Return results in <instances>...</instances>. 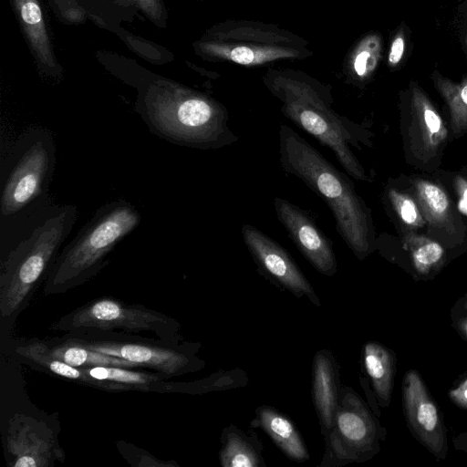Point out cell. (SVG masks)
Returning a JSON list of instances; mask_svg holds the SVG:
<instances>
[{"label": "cell", "instance_id": "4dcf8cb0", "mask_svg": "<svg viewBox=\"0 0 467 467\" xmlns=\"http://www.w3.org/2000/svg\"><path fill=\"white\" fill-rule=\"evenodd\" d=\"M424 119L429 130L432 133L438 132L441 125L439 117L432 110L425 109Z\"/></svg>", "mask_w": 467, "mask_h": 467}, {"label": "cell", "instance_id": "1f68e13d", "mask_svg": "<svg viewBox=\"0 0 467 467\" xmlns=\"http://www.w3.org/2000/svg\"><path fill=\"white\" fill-rule=\"evenodd\" d=\"M453 447L467 454V431L458 433L452 440Z\"/></svg>", "mask_w": 467, "mask_h": 467}, {"label": "cell", "instance_id": "e575fe53", "mask_svg": "<svg viewBox=\"0 0 467 467\" xmlns=\"http://www.w3.org/2000/svg\"><path fill=\"white\" fill-rule=\"evenodd\" d=\"M461 207L467 213V189L463 192Z\"/></svg>", "mask_w": 467, "mask_h": 467}, {"label": "cell", "instance_id": "d4e9b609", "mask_svg": "<svg viewBox=\"0 0 467 467\" xmlns=\"http://www.w3.org/2000/svg\"><path fill=\"white\" fill-rule=\"evenodd\" d=\"M420 192L433 212L441 213L446 210L447 198L441 189L432 184L423 183L420 186Z\"/></svg>", "mask_w": 467, "mask_h": 467}, {"label": "cell", "instance_id": "f1b7e54d", "mask_svg": "<svg viewBox=\"0 0 467 467\" xmlns=\"http://www.w3.org/2000/svg\"><path fill=\"white\" fill-rule=\"evenodd\" d=\"M398 205L403 221L407 223H413L417 219V211L412 201L401 198Z\"/></svg>", "mask_w": 467, "mask_h": 467}, {"label": "cell", "instance_id": "7a4b0ae2", "mask_svg": "<svg viewBox=\"0 0 467 467\" xmlns=\"http://www.w3.org/2000/svg\"><path fill=\"white\" fill-rule=\"evenodd\" d=\"M78 217L75 204L50 203L26 225L1 254L0 313L15 317L47 279Z\"/></svg>", "mask_w": 467, "mask_h": 467}, {"label": "cell", "instance_id": "7c38bea8", "mask_svg": "<svg viewBox=\"0 0 467 467\" xmlns=\"http://www.w3.org/2000/svg\"><path fill=\"white\" fill-rule=\"evenodd\" d=\"M77 339L90 349L128 360L138 367L152 368L169 377L194 371L203 367V362L190 352L150 343Z\"/></svg>", "mask_w": 467, "mask_h": 467}, {"label": "cell", "instance_id": "52a82bcc", "mask_svg": "<svg viewBox=\"0 0 467 467\" xmlns=\"http://www.w3.org/2000/svg\"><path fill=\"white\" fill-rule=\"evenodd\" d=\"M179 327L175 319L146 306L101 297L66 314L50 329L76 335L117 330L127 334L147 332L165 342H174Z\"/></svg>", "mask_w": 467, "mask_h": 467}, {"label": "cell", "instance_id": "603a6c76", "mask_svg": "<svg viewBox=\"0 0 467 467\" xmlns=\"http://www.w3.org/2000/svg\"><path fill=\"white\" fill-rule=\"evenodd\" d=\"M411 46L410 29L405 22H401L390 41L387 57L389 67L396 68L406 62L411 51Z\"/></svg>", "mask_w": 467, "mask_h": 467}, {"label": "cell", "instance_id": "83f0119b", "mask_svg": "<svg viewBox=\"0 0 467 467\" xmlns=\"http://www.w3.org/2000/svg\"><path fill=\"white\" fill-rule=\"evenodd\" d=\"M141 8L152 20L161 21L162 7L161 0H132Z\"/></svg>", "mask_w": 467, "mask_h": 467}, {"label": "cell", "instance_id": "6da1fadb", "mask_svg": "<svg viewBox=\"0 0 467 467\" xmlns=\"http://www.w3.org/2000/svg\"><path fill=\"white\" fill-rule=\"evenodd\" d=\"M50 130L31 126L7 149L0 169V244L5 252L26 223L53 202L49 188L57 161Z\"/></svg>", "mask_w": 467, "mask_h": 467}, {"label": "cell", "instance_id": "d6a6232c", "mask_svg": "<svg viewBox=\"0 0 467 467\" xmlns=\"http://www.w3.org/2000/svg\"><path fill=\"white\" fill-rule=\"evenodd\" d=\"M467 312V292L459 297L451 308V313Z\"/></svg>", "mask_w": 467, "mask_h": 467}, {"label": "cell", "instance_id": "30bf717a", "mask_svg": "<svg viewBox=\"0 0 467 467\" xmlns=\"http://www.w3.org/2000/svg\"><path fill=\"white\" fill-rule=\"evenodd\" d=\"M241 233L243 241L262 275L296 296L300 298L306 296L313 304L320 305L311 284L282 245L249 223L243 224Z\"/></svg>", "mask_w": 467, "mask_h": 467}, {"label": "cell", "instance_id": "ba28073f", "mask_svg": "<svg viewBox=\"0 0 467 467\" xmlns=\"http://www.w3.org/2000/svg\"><path fill=\"white\" fill-rule=\"evenodd\" d=\"M387 430L351 389L339 390L334 424L325 436L327 454L324 459L344 463L365 462L380 451Z\"/></svg>", "mask_w": 467, "mask_h": 467}, {"label": "cell", "instance_id": "8992f818", "mask_svg": "<svg viewBox=\"0 0 467 467\" xmlns=\"http://www.w3.org/2000/svg\"><path fill=\"white\" fill-rule=\"evenodd\" d=\"M265 85L280 101L286 119L329 149L348 175L366 179L350 149V144L357 146L358 127L334 110L332 96L325 86L296 75L271 76Z\"/></svg>", "mask_w": 467, "mask_h": 467}, {"label": "cell", "instance_id": "d6986e66", "mask_svg": "<svg viewBox=\"0 0 467 467\" xmlns=\"http://www.w3.org/2000/svg\"><path fill=\"white\" fill-rule=\"evenodd\" d=\"M23 29L39 62L55 67L53 50L38 0H14Z\"/></svg>", "mask_w": 467, "mask_h": 467}, {"label": "cell", "instance_id": "277c9868", "mask_svg": "<svg viewBox=\"0 0 467 467\" xmlns=\"http://www.w3.org/2000/svg\"><path fill=\"white\" fill-rule=\"evenodd\" d=\"M137 110L152 133L176 145L218 150L238 140L223 104L176 84L150 85Z\"/></svg>", "mask_w": 467, "mask_h": 467}, {"label": "cell", "instance_id": "cb8c5ba5", "mask_svg": "<svg viewBox=\"0 0 467 467\" xmlns=\"http://www.w3.org/2000/svg\"><path fill=\"white\" fill-rule=\"evenodd\" d=\"M443 255L442 247L437 243H428L413 252V266L416 275L421 277L431 275Z\"/></svg>", "mask_w": 467, "mask_h": 467}, {"label": "cell", "instance_id": "5b68a950", "mask_svg": "<svg viewBox=\"0 0 467 467\" xmlns=\"http://www.w3.org/2000/svg\"><path fill=\"white\" fill-rule=\"evenodd\" d=\"M131 202L119 199L94 213L59 252L45 280L44 294H62L96 276L108 264L111 251L140 223Z\"/></svg>", "mask_w": 467, "mask_h": 467}, {"label": "cell", "instance_id": "4316f807", "mask_svg": "<svg viewBox=\"0 0 467 467\" xmlns=\"http://www.w3.org/2000/svg\"><path fill=\"white\" fill-rule=\"evenodd\" d=\"M448 397L455 406L467 410V374L454 382L448 391Z\"/></svg>", "mask_w": 467, "mask_h": 467}, {"label": "cell", "instance_id": "5bb4252c", "mask_svg": "<svg viewBox=\"0 0 467 467\" xmlns=\"http://www.w3.org/2000/svg\"><path fill=\"white\" fill-rule=\"evenodd\" d=\"M338 397L335 360L329 351L320 350L313 360V400L325 436L333 427Z\"/></svg>", "mask_w": 467, "mask_h": 467}, {"label": "cell", "instance_id": "3957f363", "mask_svg": "<svg viewBox=\"0 0 467 467\" xmlns=\"http://www.w3.org/2000/svg\"><path fill=\"white\" fill-rule=\"evenodd\" d=\"M278 144L282 169L325 202L338 234L353 254L363 259L371 247L368 214L348 176L286 124L279 128Z\"/></svg>", "mask_w": 467, "mask_h": 467}, {"label": "cell", "instance_id": "ac0fdd59", "mask_svg": "<svg viewBox=\"0 0 467 467\" xmlns=\"http://www.w3.org/2000/svg\"><path fill=\"white\" fill-rule=\"evenodd\" d=\"M15 351L32 365L42 368L57 377L95 388L112 390L110 385L92 379L82 368L71 366L55 358L50 353L47 343L45 341L37 339L29 340L17 346Z\"/></svg>", "mask_w": 467, "mask_h": 467}, {"label": "cell", "instance_id": "8fae6325", "mask_svg": "<svg viewBox=\"0 0 467 467\" xmlns=\"http://www.w3.org/2000/svg\"><path fill=\"white\" fill-rule=\"evenodd\" d=\"M276 218L312 266L327 276L336 274L337 264L331 241L304 209L280 197L274 199Z\"/></svg>", "mask_w": 467, "mask_h": 467}, {"label": "cell", "instance_id": "4fadbf2b", "mask_svg": "<svg viewBox=\"0 0 467 467\" xmlns=\"http://www.w3.org/2000/svg\"><path fill=\"white\" fill-rule=\"evenodd\" d=\"M6 444L13 467H48L65 458L52 431L26 415H16L10 420Z\"/></svg>", "mask_w": 467, "mask_h": 467}, {"label": "cell", "instance_id": "ffe728a7", "mask_svg": "<svg viewBox=\"0 0 467 467\" xmlns=\"http://www.w3.org/2000/svg\"><path fill=\"white\" fill-rule=\"evenodd\" d=\"M256 437L246 436L234 426L224 429L220 462L223 467L265 466L261 456V444Z\"/></svg>", "mask_w": 467, "mask_h": 467}, {"label": "cell", "instance_id": "f546056e", "mask_svg": "<svg viewBox=\"0 0 467 467\" xmlns=\"http://www.w3.org/2000/svg\"><path fill=\"white\" fill-rule=\"evenodd\" d=\"M451 325L457 334L467 342V312L451 313Z\"/></svg>", "mask_w": 467, "mask_h": 467}, {"label": "cell", "instance_id": "e0dca14e", "mask_svg": "<svg viewBox=\"0 0 467 467\" xmlns=\"http://www.w3.org/2000/svg\"><path fill=\"white\" fill-rule=\"evenodd\" d=\"M81 368L92 379L110 385L113 390L169 392L170 383L165 382L169 376L158 371L155 373L140 372L129 368L113 366Z\"/></svg>", "mask_w": 467, "mask_h": 467}, {"label": "cell", "instance_id": "484cf974", "mask_svg": "<svg viewBox=\"0 0 467 467\" xmlns=\"http://www.w3.org/2000/svg\"><path fill=\"white\" fill-rule=\"evenodd\" d=\"M454 25L461 47L467 57V1L459 2Z\"/></svg>", "mask_w": 467, "mask_h": 467}, {"label": "cell", "instance_id": "9c48e42d", "mask_svg": "<svg viewBox=\"0 0 467 467\" xmlns=\"http://www.w3.org/2000/svg\"><path fill=\"white\" fill-rule=\"evenodd\" d=\"M402 410L411 435L437 461L445 460L449 451L447 429L441 410L420 374L409 369L401 385Z\"/></svg>", "mask_w": 467, "mask_h": 467}, {"label": "cell", "instance_id": "9a60e30c", "mask_svg": "<svg viewBox=\"0 0 467 467\" xmlns=\"http://www.w3.org/2000/svg\"><path fill=\"white\" fill-rule=\"evenodd\" d=\"M362 359L376 403L388 408L396 374L395 352L379 342L368 341L363 347Z\"/></svg>", "mask_w": 467, "mask_h": 467}, {"label": "cell", "instance_id": "836d02e7", "mask_svg": "<svg viewBox=\"0 0 467 467\" xmlns=\"http://www.w3.org/2000/svg\"><path fill=\"white\" fill-rule=\"evenodd\" d=\"M460 99L467 105V80H464L462 84H460L455 89H454Z\"/></svg>", "mask_w": 467, "mask_h": 467}, {"label": "cell", "instance_id": "d590c367", "mask_svg": "<svg viewBox=\"0 0 467 467\" xmlns=\"http://www.w3.org/2000/svg\"><path fill=\"white\" fill-rule=\"evenodd\" d=\"M458 2L467 1V0H457Z\"/></svg>", "mask_w": 467, "mask_h": 467}, {"label": "cell", "instance_id": "2e32d148", "mask_svg": "<svg viewBox=\"0 0 467 467\" xmlns=\"http://www.w3.org/2000/svg\"><path fill=\"white\" fill-rule=\"evenodd\" d=\"M255 413L251 425L261 428L288 458L298 462L309 459L305 442L289 418L269 406L257 408Z\"/></svg>", "mask_w": 467, "mask_h": 467}, {"label": "cell", "instance_id": "7402d4cb", "mask_svg": "<svg viewBox=\"0 0 467 467\" xmlns=\"http://www.w3.org/2000/svg\"><path fill=\"white\" fill-rule=\"evenodd\" d=\"M381 44L379 35L364 40L354 60V70L358 77L364 78L375 69L380 58Z\"/></svg>", "mask_w": 467, "mask_h": 467}, {"label": "cell", "instance_id": "44dd1931", "mask_svg": "<svg viewBox=\"0 0 467 467\" xmlns=\"http://www.w3.org/2000/svg\"><path fill=\"white\" fill-rule=\"evenodd\" d=\"M47 346L50 353L55 358L80 368L98 366L138 368L137 365L128 360L90 349L82 345L77 338L50 342Z\"/></svg>", "mask_w": 467, "mask_h": 467}]
</instances>
